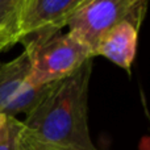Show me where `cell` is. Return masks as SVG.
<instances>
[{"mask_svg":"<svg viewBox=\"0 0 150 150\" xmlns=\"http://www.w3.org/2000/svg\"><path fill=\"white\" fill-rule=\"evenodd\" d=\"M21 5L23 0H0V30L15 37L16 44Z\"/></svg>","mask_w":150,"mask_h":150,"instance_id":"obj_8","label":"cell"},{"mask_svg":"<svg viewBox=\"0 0 150 150\" xmlns=\"http://www.w3.org/2000/svg\"><path fill=\"white\" fill-rule=\"evenodd\" d=\"M92 59L58 80L49 95L24 120V132L50 145L76 150H98L88 130V88Z\"/></svg>","mask_w":150,"mask_h":150,"instance_id":"obj_1","label":"cell"},{"mask_svg":"<svg viewBox=\"0 0 150 150\" xmlns=\"http://www.w3.org/2000/svg\"><path fill=\"white\" fill-rule=\"evenodd\" d=\"M20 150H76V149L61 148V146L41 142V141L28 136L23 129V133H21V137H20Z\"/></svg>","mask_w":150,"mask_h":150,"instance_id":"obj_10","label":"cell"},{"mask_svg":"<svg viewBox=\"0 0 150 150\" xmlns=\"http://www.w3.org/2000/svg\"><path fill=\"white\" fill-rule=\"evenodd\" d=\"M146 0H84L67 23L69 32L92 53L99 41L116 25L128 21L141 26Z\"/></svg>","mask_w":150,"mask_h":150,"instance_id":"obj_2","label":"cell"},{"mask_svg":"<svg viewBox=\"0 0 150 150\" xmlns=\"http://www.w3.org/2000/svg\"><path fill=\"white\" fill-rule=\"evenodd\" d=\"M29 53L32 71L26 82L32 84L58 82L93 58L91 50L70 33L57 34Z\"/></svg>","mask_w":150,"mask_h":150,"instance_id":"obj_4","label":"cell"},{"mask_svg":"<svg viewBox=\"0 0 150 150\" xmlns=\"http://www.w3.org/2000/svg\"><path fill=\"white\" fill-rule=\"evenodd\" d=\"M5 120H7V117H5V116H3V115H0V130H1V128L4 127V124H5Z\"/></svg>","mask_w":150,"mask_h":150,"instance_id":"obj_12","label":"cell"},{"mask_svg":"<svg viewBox=\"0 0 150 150\" xmlns=\"http://www.w3.org/2000/svg\"><path fill=\"white\" fill-rule=\"evenodd\" d=\"M13 45H16L15 37L11 36L9 33H7L4 30H0V52L9 49Z\"/></svg>","mask_w":150,"mask_h":150,"instance_id":"obj_11","label":"cell"},{"mask_svg":"<svg viewBox=\"0 0 150 150\" xmlns=\"http://www.w3.org/2000/svg\"><path fill=\"white\" fill-rule=\"evenodd\" d=\"M138 29L140 28L128 21L116 25L99 41L93 50V57L103 55L119 67L130 71L136 55Z\"/></svg>","mask_w":150,"mask_h":150,"instance_id":"obj_5","label":"cell"},{"mask_svg":"<svg viewBox=\"0 0 150 150\" xmlns=\"http://www.w3.org/2000/svg\"><path fill=\"white\" fill-rule=\"evenodd\" d=\"M32 71V55L24 50L18 57L0 63V115L8 105Z\"/></svg>","mask_w":150,"mask_h":150,"instance_id":"obj_6","label":"cell"},{"mask_svg":"<svg viewBox=\"0 0 150 150\" xmlns=\"http://www.w3.org/2000/svg\"><path fill=\"white\" fill-rule=\"evenodd\" d=\"M23 122L16 117H7L4 127L0 130V150H20V137Z\"/></svg>","mask_w":150,"mask_h":150,"instance_id":"obj_9","label":"cell"},{"mask_svg":"<svg viewBox=\"0 0 150 150\" xmlns=\"http://www.w3.org/2000/svg\"><path fill=\"white\" fill-rule=\"evenodd\" d=\"M84 0H23L18 17L17 42L33 52L59 34Z\"/></svg>","mask_w":150,"mask_h":150,"instance_id":"obj_3","label":"cell"},{"mask_svg":"<svg viewBox=\"0 0 150 150\" xmlns=\"http://www.w3.org/2000/svg\"><path fill=\"white\" fill-rule=\"evenodd\" d=\"M54 83H45V84H32L26 82L21 86L13 99L8 103V105L3 109L1 115L5 117H16L18 113L29 115L52 91Z\"/></svg>","mask_w":150,"mask_h":150,"instance_id":"obj_7","label":"cell"}]
</instances>
